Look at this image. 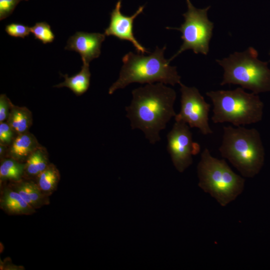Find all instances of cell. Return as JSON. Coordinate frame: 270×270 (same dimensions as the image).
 <instances>
[{
    "instance_id": "cell-14",
    "label": "cell",
    "mask_w": 270,
    "mask_h": 270,
    "mask_svg": "<svg viewBox=\"0 0 270 270\" xmlns=\"http://www.w3.org/2000/svg\"><path fill=\"white\" fill-rule=\"evenodd\" d=\"M39 144L34 134L28 132L18 134L8 150L6 157L25 162Z\"/></svg>"
},
{
    "instance_id": "cell-15",
    "label": "cell",
    "mask_w": 270,
    "mask_h": 270,
    "mask_svg": "<svg viewBox=\"0 0 270 270\" xmlns=\"http://www.w3.org/2000/svg\"><path fill=\"white\" fill-rule=\"evenodd\" d=\"M46 148L39 146L25 162L23 178L34 180L50 164Z\"/></svg>"
},
{
    "instance_id": "cell-17",
    "label": "cell",
    "mask_w": 270,
    "mask_h": 270,
    "mask_svg": "<svg viewBox=\"0 0 270 270\" xmlns=\"http://www.w3.org/2000/svg\"><path fill=\"white\" fill-rule=\"evenodd\" d=\"M6 120L16 134H22L28 132L31 126L32 114L26 107L19 106L12 104Z\"/></svg>"
},
{
    "instance_id": "cell-1",
    "label": "cell",
    "mask_w": 270,
    "mask_h": 270,
    "mask_svg": "<svg viewBox=\"0 0 270 270\" xmlns=\"http://www.w3.org/2000/svg\"><path fill=\"white\" fill-rule=\"evenodd\" d=\"M130 104L126 107L132 129L138 128L150 142L160 140V132L176 114L174 105L175 90L162 82L148 84L132 91Z\"/></svg>"
},
{
    "instance_id": "cell-25",
    "label": "cell",
    "mask_w": 270,
    "mask_h": 270,
    "mask_svg": "<svg viewBox=\"0 0 270 270\" xmlns=\"http://www.w3.org/2000/svg\"><path fill=\"white\" fill-rule=\"evenodd\" d=\"M0 269L2 270H24V267L14 264L10 258H6L3 261L0 260Z\"/></svg>"
},
{
    "instance_id": "cell-21",
    "label": "cell",
    "mask_w": 270,
    "mask_h": 270,
    "mask_svg": "<svg viewBox=\"0 0 270 270\" xmlns=\"http://www.w3.org/2000/svg\"><path fill=\"white\" fill-rule=\"evenodd\" d=\"M6 32L10 36L24 38L29 36L30 28L21 24L12 23L6 26Z\"/></svg>"
},
{
    "instance_id": "cell-27",
    "label": "cell",
    "mask_w": 270,
    "mask_h": 270,
    "mask_svg": "<svg viewBox=\"0 0 270 270\" xmlns=\"http://www.w3.org/2000/svg\"><path fill=\"white\" fill-rule=\"evenodd\" d=\"M269 55L270 56V52H269Z\"/></svg>"
},
{
    "instance_id": "cell-9",
    "label": "cell",
    "mask_w": 270,
    "mask_h": 270,
    "mask_svg": "<svg viewBox=\"0 0 270 270\" xmlns=\"http://www.w3.org/2000/svg\"><path fill=\"white\" fill-rule=\"evenodd\" d=\"M167 150L176 168L182 172L192 163V156L200 150L198 144L192 140L187 124L176 122L167 134Z\"/></svg>"
},
{
    "instance_id": "cell-4",
    "label": "cell",
    "mask_w": 270,
    "mask_h": 270,
    "mask_svg": "<svg viewBox=\"0 0 270 270\" xmlns=\"http://www.w3.org/2000/svg\"><path fill=\"white\" fill-rule=\"evenodd\" d=\"M213 104L212 121L230 122L236 126L256 123L262 116L264 104L257 94L242 88L206 92Z\"/></svg>"
},
{
    "instance_id": "cell-10",
    "label": "cell",
    "mask_w": 270,
    "mask_h": 270,
    "mask_svg": "<svg viewBox=\"0 0 270 270\" xmlns=\"http://www.w3.org/2000/svg\"><path fill=\"white\" fill-rule=\"evenodd\" d=\"M122 0H118L110 14V22L105 29L104 34L113 36L120 40H128L132 43L138 53L144 54L148 51L136 40L133 32V24L136 18L141 14L144 6H140L132 16L124 15L120 11Z\"/></svg>"
},
{
    "instance_id": "cell-19",
    "label": "cell",
    "mask_w": 270,
    "mask_h": 270,
    "mask_svg": "<svg viewBox=\"0 0 270 270\" xmlns=\"http://www.w3.org/2000/svg\"><path fill=\"white\" fill-rule=\"evenodd\" d=\"M60 179L59 170L54 164L50 163L36 177L34 182L42 193L50 197L56 190Z\"/></svg>"
},
{
    "instance_id": "cell-2",
    "label": "cell",
    "mask_w": 270,
    "mask_h": 270,
    "mask_svg": "<svg viewBox=\"0 0 270 270\" xmlns=\"http://www.w3.org/2000/svg\"><path fill=\"white\" fill-rule=\"evenodd\" d=\"M166 47H156L148 56L130 52L122 58L123 64L118 79L110 87L108 94L124 88L133 82L153 84L162 82L174 86L180 84V76L176 66L170 65L168 60L164 57Z\"/></svg>"
},
{
    "instance_id": "cell-8",
    "label": "cell",
    "mask_w": 270,
    "mask_h": 270,
    "mask_svg": "<svg viewBox=\"0 0 270 270\" xmlns=\"http://www.w3.org/2000/svg\"><path fill=\"white\" fill-rule=\"evenodd\" d=\"M180 110L174 116L176 122H182L191 128H198L204 135L213 133L208 124L210 105L195 87H188L182 82Z\"/></svg>"
},
{
    "instance_id": "cell-11",
    "label": "cell",
    "mask_w": 270,
    "mask_h": 270,
    "mask_svg": "<svg viewBox=\"0 0 270 270\" xmlns=\"http://www.w3.org/2000/svg\"><path fill=\"white\" fill-rule=\"evenodd\" d=\"M106 36L104 34L78 32L70 37L64 48L78 52L83 64H89L100 56Z\"/></svg>"
},
{
    "instance_id": "cell-24",
    "label": "cell",
    "mask_w": 270,
    "mask_h": 270,
    "mask_svg": "<svg viewBox=\"0 0 270 270\" xmlns=\"http://www.w3.org/2000/svg\"><path fill=\"white\" fill-rule=\"evenodd\" d=\"M12 103L4 94L0 96V122L8 119Z\"/></svg>"
},
{
    "instance_id": "cell-6",
    "label": "cell",
    "mask_w": 270,
    "mask_h": 270,
    "mask_svg": "<svg viewBox=\"0 0 270 270\" xmlns=\"http://www.w3.org/2000/svg\"><path fill=\"white\" fill-rule=\"evenodd\" d=\"M258 57L256 50L250 47L243 52H235L228 58L216 60L224 70L220 84H238L256 94L270 92L268 63L260 60Z\"/></svg>"
},
{
    "instance_id": "cell-13",
    "label": "cell",
    "mask_w": 270,
    "mask_h": 270,
    "mask_svg": "<svg viewBox=\"0 0 270 270\" xmlns=\"http://www.w3.org/2000/svg\"><path fill=\"white\" fill-rule=\"evenodd\" d=\"M6 184L18 192L30 206L36 210L50 203V197L42 193L34 180L22 178L16 182Z\"/></svg>"
},
{
    "instance_id": "cell-3",
    "label": "cell",
    "mask_w": 270,
    "mask_h": 270,
    "mask_svg": "<svg viewBox=\"0 0 270 270\" xmlns=\"http://www.w3.org/2000/svg\"><path fill=\"white\" fill-rule=\"evenodd\" d=\"M218 150L221 156L246 178L254 176L264 160V146L260 134L255 128L224 126Z\"/></svg>"
},
{
    "instance_id": "cell-5",
    "label": "cell",
    "mask_w": 270,
    "mask_h": 270,
    "mask_svg": "<svg viewBox=\"0 0 270 270\" xmlns=\"http://www.w3.org/2000/svg\"><path fill=\"white\" fill-rule=\"evenodd\" d=\"M197 169L198 186L222 206L234 200L244 189V179L234 172L224 159L212 156L208 148L202 151Z\"/></svg>"
},
{
    "instance_id": "cell-12",
    "label": "cell",
    "mask_w": 270,
    "mask_h": 270,
    "mask_svg": "<svg viewBox=\"0 0 270 270\" xmlns=\"http://www.w3.org/2000/svg\"><path fill=\"white\" fill-rule=\"evenodd\" d=\"M0 208L10 216L32 215L36 210L30 206L6 183L0 185Z\"/></svg>"
},
{
    "instance_id": "cell-7",
    "label": "cell",
    "mask_w": 270,
    "mask_h": 270,
    "mask_svg": "<svg viewBox=\"0 0 270 270\" xmlns=\"http://www.w3.org/2000/svg\"><path fill=\"white\" fill-rule=\"evenodd\" d=\"M186 0L188 10L183 14L184 22L178 28H166L180 31L183 41L177 52L168 60L170 62L186 50H192L196 54L201 53L204 55L209 51V43L214 28V24L208 17L210 6L198 9L190 0Z\"/></svg>"
},
{
    "instance_id": "cell-26",
    "label": "cell",
    "mask_w": 270,
    "mask_h": 270,
    "mask_svg": "<svg viewBox=\"0 0 270 270\" xmlns=\"http://www.w3.org/2000/svg\"><path fill=\"white\" fill-rule=\"evenodd\" d=\"M4 249V245L0 242V254L2 252Z\"/></svg>"
},
{
    "instance_id": "cell-16",
    "label": "cell",
    "mask_w": 270,
    "mask_h": 270,
    "mask_svg": "<svg viewBox=\"0 0 270 270\" xmlns=\"http://www.w3.org/2000/svg\"><path fill=\"white\" fill-rule=\"evenodd\" d=\"M61 75L64 80L54 87L68 88L76 96L82 94L89 88L91 76L89 64H83L80 72L72 76L69 77L67 74Z\"/></svg>"
},
{
    "instance_id": "cell-20",
    "label": "cell",
    "mask_w": 270,
    "mask_h": 270,
    "mask_svg": "<svg viewBox=\"0 0 270 270\" xmlns=\"http://www.w3.org/2000/svg\"><path fill=\"white\" fill-rule=\"evenodd\" d=\"M30 32L36 39L40 40L44 44L51 43L55 38L50 26L46 22L36 23L30 28Z\"/></svg>"
},
{
    "instance_id": "cell-23",
    "label": "cell",
    "mask_w": 270,
    "mask_h": 270,
    "mask_svg": "<svg viewBox=\"0 0 270 270\" xmlns=\"http://www.w3.org/2000/svg\"><path fill=\"white\" fill-rule=\"evenodd\" d=\"M22 0H0V20L10 16Z\"/></svg>"
},
{
    "instance_id": "cell-18",
    "label": "cell",
    "mask_w": 270,
    "mask_h": 270,
    "mask_svg": "<svg viewBox=\"0 0 270 270\" xmlns=\"http://www.w3.org/2000/svg\"><path fill=\"white\" fill-rule=\"evenodd\" d=\"M25 162L6 157L0 160V185L4 183L16 182L24 178Z\"/></svg>"
},
{
    "instance_id": "cell-22",
    "label": "cell",
    "mask_w": 270,
    "mask_h": 270,
    "mask_svg": "<svg viewBox=\"0 0 270 270\" xmlns=\"http://www.w3.org/2000/svg\"><path fill=\"white\" fill-rule=\"evenodd\" d=\"M14 131L7 122L0 123V142L6 146L10 145L14 139Z\"/></svg>"
},
{
    "instance_id": "cell-28",
    "label": "cell",
    "mask_w": 270,
    "mask_h": 270,
    "mask_svg": "<svg viewBox=\"0 0 270 270\" xmlns=\"http://www.w3.org/2000/svg\"></svg>"
}]
</instances>
